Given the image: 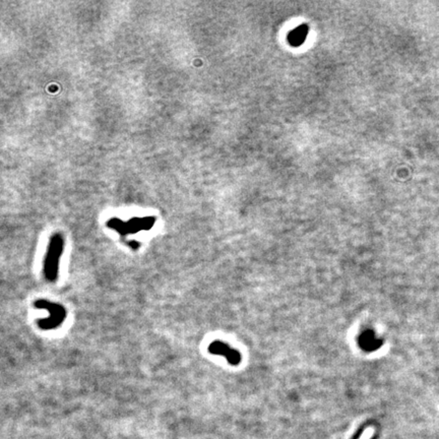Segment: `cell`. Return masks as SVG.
<instances>
[{
	"instance_id": "cell-1",
	"label": "cell",
	"mask_w": 439,
	"mask_h": 439,
	"mask_svg": "<svg viewBox=\"0 0 439 439\" xmlns=\"http://www.w3.org/2000/svg\"><path fill=\"white\" fill-rule=\"evenodd\" d=\"M63 247L64 240L60 234H54L51 237L48 243L43 267L44 277L49 283H55L58 279L59 263L63 253Z\"/></svg>"
},
{
	"instance_id": "cell-2",
	"label": "cell",
	"mask_w": 439,
	"mask_h": 439,
	"mask_svg": "<svg viewBox=\"0 0 439 439\" xmlns=\"http://www.w3.org/2000/svg\"><path fill=\"white\" fill-rule=\"evenodd\" d=\"M34 306L38 309H45L50 314L48 319H39L37 321L39 328L43 330H52L58 328L66 319L67 311L62 305L58 303L51 302L46 299H38L35 301Z\"/></svg>"
},
{
	"instance_id": "cell-3",
	"label": "cell",
	"mask_w": 439,
	"mask_h": 439,
	"mask_svg": "<svg viewBox=\"0 0 439 439\" xmlns=\"http://www.w3.org/2000/svg\"><path fill=\"white\" fill-rule=\"evenodd\" d=\"M155 222L156 220L154 218L133 219L128 223H122L117 219H112L108 223V227L119 232L122 236H124L126 234L135 233L140 230H150L155 224Z\"/></svg>"
},
{
	"instance_id": "cell-4",
	"label": "cell",
	"mask_w": 439,
	"mask_h": 439,
	"mask_svg": "<svg viewBox=\"0 0 439 439\" xmlns=\"http://www.w3.org/2000/svg\"><path fill=\"white\" fill-rule=\"evenodd\" d=\"M207 350L210 354L225 356L228 362L232 365H238L240 363L241 357L238 351L232 349L230 346H228L222 341H215L210 343Z\"/></svg>"
}]
</instances>
